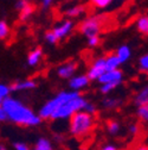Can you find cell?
Listing matches in <instances>:
<instances>
[{"instance_id": "cell-17", "label": "cell", "mask_w": 148, "mask_h": 150, "mask_svg": "<svg viewBox=\"0 0 148 150\" xmlns=\"http://www.w3.org/2000/svg\"><path fill=\"white\" fill-rule=\"evenodd\" d=\"M116 56H117L120 63H123L131 57V49H129V47H127V45H122L121 48H119Z\"/></svg>"}, {"instance_id": "cell-24", "label": "cell", "mask_w": 148, "mask_h": 150, "mask_svg": "<svg viewBox=\"0 0 148 150\" xmlns=\"http://www.w3.org/2000/svg\"><path fill=\"white\" fill-rule=\"evenodd\" d=\"M107 126H108V131L110 134H117L120 130V124L116 120H108L107 122Z\"/></svg>"}, {"instance_id": "cell-35", "label": "cell", "mask_w": 148, "mask_h": 150, "mask_svg": "<svg viewBox=\"0 0 148 150\" xmlns=\"http://www.w3.org/2000/svg\"><path fill=\"white\" fill-rule=\"evenodd\" d=\"M100 150H117L115 146H113V145H104V146H102Z\"/></svg>"}, {"instance_id": "cell-12", "label": "cell", "mask_w": 148, "mask_h": 150, "mask_svg": "<svg viewBox=\"0 0 148 150\" xmlns=\"http://www.w3.org/2000/svg\"><path fill=\"white\" fill-rule=\"evenodd\" d=\"M37 86V83L32 80H26V81H20V82H14L10 86L11 91H25V89H32Z\"/></svg>"}, {"instance_id": "cell-16", "label": "cell", "mask_w": 148, "mask_h": 150, "mask_svg": "<svg viewBox=\"0 0 148 150\" xmlns=\"http://www.w3.org/2000/svg\"><path fill=\"white\" fill-rule=\"evenodd\" d=\"M136 28H138V31L141 35L148 37V16H142V17L139 18Z\"/></svg>"}, {"instance_id": "cell-10", "label": "cell", "mask_w": 148, "mask_h": 150, "mask_svg": "<svg viewBox=\"0 0 148 150\" xmlns=\"http://www.w3.org/2000/svg\"><path fill=\"white\" fill-rule=\"evenodd\" d=\"M89 79L87 75H80V76H75V78H72L69 82V86L73 89H78V88H83L85 87L88 83H89Z\"/></svg>"}, {"instance_id": "cell-3", "label": "cell", "mask_w": 148, "mask_h": 150, "mask_svg": "<svg viewBox=\"0 0 148 150\" xmlns=\"http://www.w3.org/2000/svg\"><path fill=\"white\" fill-rule=\"evenodd\" d=\"M95 129L94 116L85 111H78L70 117V132L78 139L88 137Z\"/></svg>"}, {"instance_id": "cell-32", "label": "cell", "mask_w": 148, "mask_h": 150, "mask_svg": "<svg viewBox=\"0 0 148 150\" xmlns=\"http://www.w3.org/2000/svg\"><path fill=\"white\" fill-rule=\"evenodd\" d=\"M29 3H30L29 0H19V1L17 3V5H15V8L20 11V10H23V8H24Z\"/></svg>"}, {"instance_id": "cell-23", "label": "cell", "mask_w": 148, "mask_h": 150, "mask_svg": "<svg viewBox=\"0 0 148 150\" xmlns=\"http://www.w3.org/2000/svg\"><path fill=\"white\" fill-rule=\"evenodd\" d=\"M34 150H52V146H51V143L47 139L40 138L38 142H37V144L34 146Z\"/></svg>"}, {"instance_id": "cell-7", "label": "cell", "mask_w": 148, "mask_h": 150, "mask_svg": "<svg viewBox=\"0 0 148 150\" xmlns=\"http://www.w3.org/2000/svg\"><path fill=\"white\" fill-rule=\"evenodd\" d=\"M98 81L104 85V83H112V82H117L121 83L122 81V71L119 69L112 70V71H105L102 76L98 79Z\"/></svg>"}, {"instance_id": "cell-29", "label": "cell", "mask_w": 148, "mask_h": 150, "mask_svg": "<svg viewBox=\"0 0 148 150\" xmlns=\"http://www.w3.org/2000/svg\"><path fill=\"white\" fill-rule=\"evenodd\" d=\"M45 38H46V41L49 42V43H57L58 41H57V38L54 37V35H53V32L52 31H47L46 33H45Z\"/></svg>"}, {"instance_id": "cell-38", "label": "cell", "mask_w": 148, "mask_h": 150, "mask_svg": "<svg viewBox=\"0 0 148 150\" xmlns=\"http://www.w3.org/2000/svg\"><path fill=\"white\" fill-rule=\"evenodd\" d=\"M3 100H4V99L0 98V108H1V105H3Z\"/></svg>"}, {"instance_id": "cell-20", "label": "cell", "mask_w": 148, "mask_h": 150, "mask_svg": "<svg viewBox=\"0 0 148 150\" xmlns=\"http://www.w3.org/2000/svg\"><path fill=\"white\" fill-rule=\"evenodd\" d=\"M11 33V29L7 25L6 22L4 21H0V40L1 41H6Z\"/></svg>"}, {"instance_id": "cell-14", "label": "cell", "mask_w": 148, "mask_h": 150, "mask_svg": "<svg viewBox=\"0 0 148 150\" xmlns=\"http://www.w3.org/2000/svg\"><path fill=\"white\" fill-rule=\"evenodd\" d=\"M34 11H36V5L30 1L23 10L19 11V21L20 22H26L29 18L34 13Z\"/></svg>"}, {"instance_id": "cell-11", "label": "cell", "mask_w": 148, "mask_h": 150, "mask_svg": "<svg viewBox=\"0 0 148 150\" xmlns=\"http://www.w3.org/2000/svg\"><path fill=\"white\" fill-rule=\"evenodd\" d=\"M134 104L138 106L147 105L148 104V85L143 87L141 91H139L134 97Z\"/></svg>"}, {"instance_id": "cell-19", "label": "cell", "mask_w": 148, "mask_h": 150, "mask_svg": "<svg viewBox=\"0 0 148 150\" xmlns=\"http://www.w3.org/2000/svg\"><path fill=\"white\" fill-rule=\"evenodd\" d=\"M83 12H87V6H84V5H77V6H73V7L69 8L65 12V14L68 17H78Z\"/></svg>"}, {"instance_id": "cell-4", "label": "cell", "mask_w": 148, "mask_h": 150, "mask_svg": "<svg viewBox=\"0 0 148 150\" xmlns=\"http://www.w3.org/2000/svg\"><path fill=\"white\" fill-rule=\"evenodd\" d=\"M80 96H81V93H78V92H62V93H59L56 98L51 99L43 106V108L39 112V118L40 119H50V117L52 116V113L56 110H58L61 106H63L69 100L77 98Z\"/></svg>"}, {"instance_id": "cell-21", "label": "cell", "mask_w": 148, "mask_h": 150, "mask_svg": "<svg viewBox=\"0 0 148 150\" xmlns=\"http://www.w3.org/2000/svg\"><path fill=\"white\" fill-rule=\"evenodd\" d=\"M110 3H112V0H90L88 7H90V10H94V8H104Z\"/></svg>"}, {"instance_id": "cell-6", "label": "cell", "mask_w": 148, "mask_h": 150, "mask_svg": "<svg viewBox=\"0 0 148 150\" xmlns=\"http://www.w3.org/2000/svg\"><path fill=\"white\" fill-rule=\"evenodd\" d=\"M104 73H105V59L100 57L92 62L87 76L89 80H98Z\"/></svg>"}, {"instance_id": "cell-26", "label": "cell", "mask_w": 148, "mask_h": 150, "mask_svg": "<svg viewBox=\"0 0 148 150\" xmlns=\"http://www.w3.org/2000/svg\"><path fill=\"white\" fill-rule=\"evenodd\" d=\"M120 83H117V82H112V83H104L102 87H101V92L103 93V94H108V93L110 92V91H113V89H115L117 86H119Z\"/></svg>"}, {"instance_id": "cell-9", "label": "cell", "mask_w": 148, "mask_h": 150, "mask_svg": "<svg viewBox=\"0 0 148 150\" xmlns=\"http://www.w3.org/2000/svg\"><path fill=\"white\" fill-rule=\"evenodd\" d=\"M72 28H73V24H72L71 21H64L61 25H58V26L54 28V29L52 30V32H53L54 37H56L57 41H58V40L64 38V37H65L68 33H70L71 30H72Z\"/></svg>"}, {"instance_id": "cell-15", "label": "cell", "mask_w": 148, "mask_h": 150, "mask_svg": "<svg viewBox=\"0 0 148 150\" xmlns=\"http://www.w3.org/2000/svg\"><path fill=\"white\" fill-rule=\"evenodd\" d=\"M43 56V50L40 48H36L34 50H32L30 54H29V57H27V62L30 66H36L38 64V62L40 61Z\"/></svg>"}, {"instance_id": "cell-28", "label": "cell", "mask_w": 148, "mask_h": 150, "mask_svg": "<svg viewBox=\"0 0 148 150\" xmlns=\"http://www.w3.org/2000/svg\"><path fill=\"white\" fill-rule=\"evenodd\" d=\"M83 111H85V112H88L89 115H91V116H94V115H96V112H97V110H96V107L92 105V104H89V103H87L85 104V106H84V110Z\"/></svg>"}, {"instance_id": "cell-18", "label": "cell", "mask_w": 148, "mask_h": 150, "mask_svg": "<svg viewBox=\"0 0 148 150\" xmlns=\"http://www.w3.org/2000/svg\"><path fill=\"white\" fill-rule=\"evenodd\" d=\"M122 104V100L120 99H116V98H104L103 101H102V105L105 107V108H117L120 107Z\"/></svg>"}, {"instance_id": "cell-34", "label": "cell", "mask_w": 148, "mask_h": 150, "mask_svg": "<svg viewBox=\"0 0 148 150\" xmlns=\"http://www.w3.org/2000/svg\"><path fill=\"white\" fill-rule=\"evenodd\" d=\"M4 120H7V115L1 107L0 108V122H4Z\"/></svg>"}, {"instance_id": "cell-30", "label": "cell", "mask_w": 148, "mask_h": 150, "mask_svg": "<svg viewBox=\"0 0 148 150\" xmlns=\"http://www.w3.org/2000/svg\"><path fill=\"white\" fill-rule=\"evenodd\" d=\"M129 150H148V145H146V144H132Z\"/></svg>"}, {"instance_id": "cell-27", "label": "cell", "mask_w": 148, "mask_h": 150, "mask_svg": "<svg viewBox=\"0 0 148 150\" xmlns=\"http://www.w3.org/2000/svg\"><path fill=\"white\" fill-rule=\"evenodd\" d=\"M10 92H11V89H10L8 86H6L4 83H0V98L6 99L8 97V94H10Z\"/></svg>"}, {"instance_id": "cell-31", "label": "cell", "mask_w": 148, "mask_h": 150, "mask_svg": "<svg viewBox=\"0 0 148 150\" xmlns=\"http://www.w3.org/2000/svg\"><path fill=\"white\" fill-rule=\"evenodd\" d=\"M98 44H100V37L98 36H94V37H90V38H89V45L96 47Z\"/></svg>"}, {"instance_id": "cell-1", "label": "cell", "mask_w": 148, "mask_h": 150, "mask_svg": "<svg viewBox=\"0 0 148 150\" xmlns=\"http://www.w3.org/2000/svg\"><path fill=\"white\" fill-rule=\"evenodd\" d=\"M3 110L6 112L7 119L20 126H34L40 123L39 116H37L32 110L25 106L19 100L7 97L3 100Z\"/></svg>"}, {"instance_id": "cell-5", "label": "cell", "mask_w": 148, "mask_h": 150, "mask_svg": "<svg viewBox=\"0 0 148 150\" xmlns=\"http://www.w3.org/2000/svg\"><path fill=\"white\" fill-rule=\"evenodd\" d=\"M87 104V100L82 98V96L73 98L65 103L63 106H61L58 110H56L50 117V119H61V118H68L71 117L73 113H76L78 111H83L84 106Z\"/></svg>"}, {"instance_id": "cell-33", "label": "cell", "mask_w": 148, "mask_h": 150, "mask_svg": "<svg viewBox=\"0 0 148 150\" xmlns=\"http://www.w3.org/2000/svg\"><path fill=\"white\" fill-rule=\"evenodd\" d=\"M15 150H30L25 144H23V143H15Z\"/></svg>"}, {"instance_id": "cell-2", "label": "cell", "mask_w": 148, "mask_h": 150, "mask_svg": "<svg viewBox=\"0 0 148 150\" xmlns=\"http://www.w3.org/2000/svg\"><path fill=\"white\" fill-rule=\"evenodd\" d=\"M116 19H113L110 14H100L89 17L77 24L76 30L82 35L87 36L88 38L94 36H98L101 32L110 31L114 28V23Z\"/></svg>"}, {"instance_id": "cell-36", "label": "cell", "mask_w": 148, "mask_h": 150, "mask_svg": "<svg viewBox=\"0 0 148 150\" xmlns=\"http://www.w3.org/2000/svg\"><path fill=\"white\" fill-rule=\"evenodd\" d=\"M52 3V0H43V7L44 8H47Z\"/></svg>"}, {"instance_id": "cell-37", "label": "cell", "mask_w": 148, "mask_h": 150, "mask_svg": "<svg viewBox=\"0 0 148 150\" xmlns=\"http://www.w3.org/2000/svg\"><path fill=\"white\" fill-rule=\"evenodd\" d=\"M0 150H7V149H6L4 145H1V144H0Z\"/></svg>"}, {"instance_id": "cell-13", "label": "cell", "mask_w": 148, "mask_h": 150, "mask_svg": "<svg viewBox=\"0 0 148 150\" xmlns=\"http://www.w3.org/2000/svg\"><path fill=\"white\" fill-rule=\"evenodd\" d=\"M105 59V71H112V70H115L117 69V67L121 64L117 56L114 55V54H109Z\"/></svg>"}, {"instance_id": "cell-22", "label": "cell", "mask_w": 148, "mask_h": 150, "mask_svg": "<svg viewBox=\"0 0 148 150\" xmlns=\"http://www.w3.org/2000/svg\"><path fill=\"white\" fill-rule=\"evenodd\" d=\"M138 117L143 123H148V104L139 106V108H138Z\"/></svg>"}, {"instance_id": "cell-25", "label": "cell", "mask_w": 148, "mask_h": 150, "mask_svg": "<svg viewBox=\"0 0 148 150\" xmlns=\"http://www.w3.org/2000/svg\"><path fill=\"white\" fill-rule=\"evenodd\" d=\"M139 64H140V70L146 73V74H148V54L142 56V57L140 59Z\"/></svg>"}, {"instance_id": "cell-8", "label": "cell", "mask_w": 148, "mask_h": 150, "mask_svg": "<svg viewBox=\"0 0 148 150\" xmlns=\"http://www.w3.org/2000/svg\"><path fill=\"white\" fill-rule=\"evenodd\" d=\"M77 67H78V62H76V61H69V62L62 64L58 68V75L62 79H68V78H70L71 75L77 70Z\"/></svg>"}]
</instances>
